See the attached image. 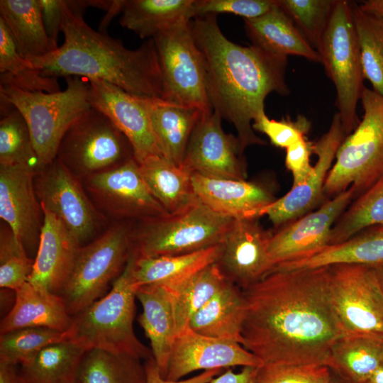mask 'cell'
Returning a JSON list of instances; mask_svg holds the SVG:
<instances>
[{
    "instance_id": "c3c4849f",
    "label": "cell",
    "mask_w": 383,
    "mask_h": 383,
    "mask_svg": "<svg viewBox=\"0 0 383 383\" xmlns=\"http://www.w3.org/2000/svg\"><path fill=\"white\" fill-rule=\"evenodd\" d=\"M313 153V142L305 137L286 148L285 165L293 177V186L304 183L312 174L313 167L310 164Z\"/></svg>"
},
{
    "instance_id": "8d00e7d4",
    "label": "cell",
    "mask_w": 383,
    "mask_h": 383,
    "mask_svg": "<svg viewBox=\"0 0 383 383\" xmlns=\"http://www.w3.org/2000/svg\"><path fill=\"white\" fill-rule=\"evenodd\" d=\"M142 360L101 350H87L81 361L77 383H146Z\"/></svg>"
},
{
    "instance_id": "f5cc1de1",
    "label": "cell",
    "mask_w": 383,
    "mask_h": 383,
    "mask_svg": "<svg viewBox=\"0 0 383 383\" xmlns=\"http://www.w3.org/2000/svg\"><path fill=\"white\" fill-rule=\"evenodd\" d=\"M0 383H22L17 365L0 362Z\"/></svg>"
},
{
    "instance_id": "cb8c5ba5",
    "label": "cell",
    "mask_w": 383,
    "mask_h": 383,
    "mask_svg": "<svg viewBox=\"0 0 383 383\" xmlns=\"http://www.w3.org/2000/svg\"><path fill=\"white\" fill-rule=\"evenodd\" d=\"M14 292V304L1 321L0 334L25 328H70L72 316L60 295L28 282Z\"/></svg>"
},
{
    "instance_id": "836d02e7",
    "label": "cell",
    "mask_w": 383,
    "mask_h": 383,
    "mask_svg": "<svg viewBox=\"0 0 383 383\" xmlns=\"http://www.w3.org/2000/svg\"><path fill=\"white\" fill-rule=\"evenodd\" d=\"M383 362V336L345 335L333 345L328 367L353 383H365Z\"/></svg>"
},
{
    "instance_id": "f907efd6",
    "label": "cell",
    "mask_w": 383,
    "mask_h": 383,
    "mask_svg": "<svg viewBox=\"0 0 383 383\" xmlns=\"http://www.w3.org/2000/svg\"><path fill=\"white\" fill-rule=\"evenodd\" d=\"M144 363L146 383H210L222 370V369L206 370L187 379L173 381L168 380L161 375L152 356L145 360Z\"/></svg>"
},
{
    "instance_id": "d4e9b609",
    "label": "cell",
    "mask_w": 383,
    "mask_h": 383,
    "mask_svg": "<svg viewBox=\"0 0 383 383\" xmlns=\"http://www.w3.org/2000/svg\"><path fill=\"white\" fill-rule=\"evenodd\" d=\"M135 296L143 308L138 323L150 340L152 357L165 378L177 337L170 293L162 285L147 284L136 289Z\"/></svg>"
},
{
    "instance_id": "11a10c76",
    "label": "cell",
    "mask_w": 383,
    "mask_h": 383,
    "mask_svg": "<svg viewBox=\"0 0 383 383\" xmlns=\"http://www.w3.org/2000/svg\"><path fill=\"white\" fill-rule=\"evenodd\" d=\"M365 383H383V362Z\"/></svg>"
},
{
    "instance_id": "d590c367",
    "label": "cell",
    "mask_w": 383,
    "mask_h": 383,
    "mask_svg": "<svg viewBox=\"0 0 383 383\" xmlns=\"http://www.w3.org/2000/svg\"><path fill=\"white\" fill-rule=\"evenodd\" d=\"M227 281L214 262L181 284L165 287L171 295L177 336L189 328L192 316Z\"/></svg>"
},
{
    "instance_id": "680465c9",
    "label": "cell",
    "mask_w": 383,
    "mask_h": 383,
    "mask_svg": "<svg viewBox=\"0 0 383 383\" xmlns=\"http://www.w3.org/2000/svg\"><path fill=\"white\" fill-rule=\"evenodd\" d=\"M76 383H77V382Z\"/></svg>"
},
{
    "instance_id": "5b68a950",
    "label": "cell",
    "mask_w": 383,
    "mask_h": 383,
    "mask_svg": "<svg viewBox=\"0 0 383 383\" xmlns=\"http://www.w3.org/2000/svg\"><path fill=\"white\" fill-rule=\"evenodd\" d=\"M65 79L66 89L53 93L26 91L0 84L1 100L16 109L27 123L39 171L55 160L67 130L91 108L88 82L79 77Z\"/></svg>"
},
{
    "instance_id": "1f68e13d",
    "label": "cell",
    "mask_w": 383,
    "mask_h": 383,
    "mask_svg": "<svg viewBox=\"0 0 383 383\" xmlns=\"http://www.w3.org/2000/svg\"><path fill=\"white\" fill-rule=\"evenodd\" d=\"M196 0H123L119 23L141 38L157 33L182 19L196 16Z\"/></svg>"
},
{
    "instance_id": "4316f807",
    "label": "cell",
    "mask_w": 383,
    "mask_h": 383,
    "mask_svg": "<svg viewBox=\"0 0 383 383\" xmlns=\"http://www.w3.org/2000/svg\"><path fill=\"white\" fill-rule=\"evenodd\" d=\"M244 28L252 45L276 55H298L321 62L320 54L305 39L279 7L278 1L267 13L244 19Z\"/></svg>"
},
{
    "instance_id": "83f0119b",
    "label": "cell",
    "mask_w": 383,
    "mask_h": 383,
    "mask_svg": "<svg viewBox=\"0 0 383 383\" xmlns=\"http://www.w3.org/2000/svg\"><path fill=\"white\" fill-rule=\"evenodd\" d=\"M245 301L243 290L227 281L191 318L189 328L209 337L242 345Z\"/></svg>"
},
{
    "instance_id": "7a4b0ae2",
    "label": "cell",
    "mask_w": 383,
    "mask_h": 383,
    "mask_svg": "<svg viewBox=\"0 0 383 383\" xmlns=\"http://www.w3.org/2000/svg\"><path fill=\"white\" fill-rule=\"evenodd\" d=\"M191 26L204 62L212 110L234 126L243 151L250 145H266L255 133L252 123L265 113L269 94H289L285 81L287 57L231 41L215 14L196 16Z\"/></svg>"
},
{
    "instance_id": "7402d4cb",
    "label": "cell",
    "mask_w": 383,
    "mask_h": 383,
    "mask_svg": "<svg viewBox=\"0 0 383 383\" xmlns=\"http://www.w3.org/2000/svg\"><path fill=\"white\" fill-rule=\"evenodd\" d=\"M196 197L212 211L233 219L258 218L276 199L265 184L193 173Z\"/></svg>"
},
{
    "instance_id": "6f0895ef",
    "label": "cell",
    "mask_w": 383,
    "mask_h": 383,
    "mask_svg": "<svg viewBox=\"0 0 383 383\" xmlns=\"http://www.w3.org/2000/svg\"><path fill=\"white\" fill-rule=\"evenodd\" d=\"M329 383H353L343 377L331 369V378Z\"/></svg>"
},
{
    "instance_id": "8fae6325",
    "label": "cell",
    "mask_w": 383,
    "mask_h": 383,
    "mask_svg": "<svg viewBox=\"0 0 383 383\" xmlns=\"http://www.w3.org/2000/svg\"><path fill=\"white\" fill-rule=\"evenodd\" d=\"M84 178L135 158L131 144L102 112L91 107L70 127L57 157Z\"/></svg>"
},
{
    "instance_id": "e575fe53",
    "label": "cell",
    "mask_w": 383,
    "mask_h": 383,
    "mask_svg": "<svg viewBox=\"0 0 383 383\" xmlns=\"http://www.w3.org/2000/svg\"><path fill=\"white\" fill-rule=\"evenodd\" d=\"M86 352L70 340L49 345L21 365L22 383H76Z\"/></svg>"
},
{
    "instance_id": "bcb514c9",
    "label": "cell",
    "mask_w": 383,
    "mask_h": 383,
    "mask_svg": "<svg viewBox=\"0 0 383 383\" xmlns=\"http://www.w3.org/2000/svg\"><path fill=\"white\" fill-rule=\"evenodd\" d=\"M310 128V121L302 115H299L295 121L289 117L276 121L270 119L265 113L252 123L254 131L265 134L273 145L282 148L305 138Z\"/></svg>"
},
{
    "instance_id": "d6a6232c",
    "label": "cell",
    "mask_w": 383,
    "mask_h": 383,
    "mask_svg": "<svg viewBox=\"0 0 383 383\" xmlns=\"http://www.w3.org/2000/svg\"><path fill=\"white\" fill-rule=\"evenodd\" d=\"M141 174L152 194L168 212L179 210L197 198L192 172L162 156L150 157L139 163Z\"/></svg>"
},
{
    "instance_id": "9c48e42d",
    "label": "cell",
    "mask_w": 383,
    "mask_h": 383,
    "mask_svg": "<svg viewBox=\"0 0 383 383\" xmlns=\"http://www.w3.org/2000/svg\"><path fill=\"white\" fill-rule=\"evenodd\" d=\"M318 52L335 87L338 113L348 135L360 122L356 109L365 87L351 2L336 1Z\"/></svg>"
},
{
    "instance_id": "7bdbcfd3",
    "label": "cell",
    "mask_w": 383,
    "mask_h": 383,
    "mask_svg": "<svg viewBox=\"0 0 383 383\" xmlns=\"http://www.w3.org/2000/svg\"><path fill=\"white\" fill-rule=\"evenodd\" d=\"M337 0H277L308 43L318 50Z\"/></svg>"
},
{
    "instance_id": "4dcf8cb0",
    "label": "cell",
    "mask_w": 383,
    "mask_h": 383,
    "mask_svg": "<svg viewBox=\"0 0 383 383\" xmlns=\"http://www.w3.org/2000/svg\"><path fill=\"white\" fill-rule=\"evenodd\" d=\"M0 18L25 60L43 57L58 48L46 33L38 0H1Z\"/></svg>"
},
{
    "instance_id": "5bb4252c",
    "label": "cell",
    "mask_w": 383,
    "mask_h": 383,
    "mask_svg": "<svg viewBox=\"0 0 383 383\" xmlns=\"http://www.w3.org/2000/svg\"><path fill=\"white\" fill-rule=\"evenodd\" d=\"M86 188L113 216L139 221L168 212L149 190L135 158L85 177Z\"/></svg>"
},
{
    "instance_id": "f1b7e54d",
    "label": "cell",
    "mask_w": 383,
    "mask_h": 383,
    "mask_svg": "<svg viewBox=\"0 0 383 383\" xmlns=\"http://www.w3.org/2000/svg\"><path fill=\"white\" fill-rule=\"evenodd\" d=\"M219 249V245H216L187 254L151 257H136L133 253L134 287L137 289L143 285L159 284L174 288L214 263Z\"/></svg>"
},
{
    "instance_id": "7c38bea8",
    "label": "cell",
    "mask_w": 383,
    "mask_h": 383,
    "mask_svg": "<svg viewBox=\"0 0 383 383\" xmlns=\"http://www.w3.org/2000/svg\"><path fill=\"white\" fill-rule=\"evenodd\" d=\"M327 267L330 300L345 335L383 336V292L372 267Z\"/></svg>"
},
{
    "instance_id": "ffe728a7",
    "label": "cell",
    "mask_w": 383,
    "mask_h": 383,
    "mask_svg": "<svg viewBox=\"0 0 383 383\" xmlns=\"http://www.w3.org/2000/svg\"><path fill=\"white\" fill-rule=\"evenodd\" d=\"M340 116L335 114L328 131L316 143L313 153L318 156L312 174L304 183L292 187L285 195L265 207L262 216L267 215L278 228L310 212L323 196L324 184L336 152L346 137Z\"/></svg>"
},
{
    "instance_id": "681fc988",
    "label": "cell",
    "mask_w": 383,
    "mask_h": 383,
    "mask_svg": "<svg viewBox=\"0 0 383 383\" xmlns=\"http://www.w3.org/2000/svg\"><path fill=\"white\" fill-rule=\"evenodd\" d=\"M45 29L49 38L57 45L59 33L62 32V0H38Z\"/></svg>"
},
{
    "instance_id": "f6af8a7d",
    "label": "cell",
    "mask_w": 383,
    "mask_h": 383,
    "mask_svg": "<svg viewBox=\"0 0 383 383\" xmlns=\"http://www.w3.org/2000/svg\"><path fill=\"white\" fill-rule=\"evenodd\" d=\"M331 369L311 364L263 365L258 370L260 383H329Z\"/></svg>"
},
{
    "instance_id": "816d5d0a",
    "label": "cell",
    "mask_w": 383,
    "mask_h": 383,
    "mask_svg": "<svg viewBox=\"0 0 383 383\" xmlns=\"http://www.w3.org/2000/svg\"><path fill=\"white\" fill-rule=\"evenodd\" d=\"M259 367H243L239 372H234L228 368L224 373L214 377L210 383H260Z\"/></svg>"
},
{
    "instance_id": "30bf717a",
    "label": "cell",
    "mask_w": 383,
    "mask_h": 383,
    "mask_svg": "<svg viewBox=\"0 0 383 383\" xmlns=\"http://www.w3.org/2000/svg\"><path fill=\"white\" fill-rule=\"evenodd\" d=\"M191 21L180 20L152 38L162 77L161 99L211 111L204 62L194 38Z\"/></svg>"
},
{
    "instance_id": "ba28073f",
    "label": "cell",
    "mask_w": 383,
    "mask_h": 383,
    "mask_svg": "<svg viewBox=\"0 0 383 383\" xmlns=\"http://www.w3.org/2000/svg\"><path fill=\"white\" fill-rule=\"evenodd\" d=\"M133 222L116 223L79 248L59 293L72 316L104 296L124 270L132 253Z\"/></svg>"
},
{
    "instance_id": "ac0fdd59",
    "label": "cell",
    "mask_w": 383,
    "mask_h": 383,
    "mask_svg": "<svg viewBox=\"0 0 383 383\" xmlns=\"http://www.w3.org/2000/svg\"><path fill=\"white\" fill-rule=\"evenodd\" d=\"M271 233L257 218L234 219L219 244L215 262L228 282L243 290L272 270L274 265L267 250Z\"/></svg>"
},
{
    "instance_id": "3957f363",
    "label": "cell",
    "mask_w": 383,
    "mask_h": 383,
    "mask_svg": "<svg viewBox=\"0 0 383 383\" xmlns=\"http://www.w3.org/2000/svg\"><path fill=\"white\" fill-rule=\"evenodd\" d=\"M64 42L49 54L30 58V65L49 77L99 79L131 94L162 98V77L154 40L131 50L106 33L91 28L83 12L62 0Z\"/></svg>"
},
{
    "instance_id": "6da1fadb",
    "label": "cell",
    "mask_w": 383,
    "mask_h": 383,
    "mask_svg": "<svg viewBox=\"0 0 383 383\" xmlns=\"http://www.w3.org/2000/svg\"><path fill=\"white\" fill-rule=\"evenodd\" d=\"M243 292L242 345L263 365L328 367L333 344L345 333L330 300L327 266L273 269Z\"/></svg>"
},
{
    "instance_id": "277c9868",
    "label": "cell",
    "mask_w": 383,
    "mask_h": 383,
    "mask_svg": "<svg viewBox=\"0 0 383 383\" xmlns=\"http://www.w3.org/2000/svg\"><path fill=\"white\" fill-rule=\"evenodd\" d=\"M132 251L126 266L106 295L72 316L69 340L87 351L101 350L145 360L152 351L135 335L136 288L133 284Z\"/></svg>"
},
{
    "instance_id": "60d3db41",
    "label": "cell",
    "mask_w": 383,
    "mask_h": 383,
    "mask_svg": "<svg viewBox=\"0 0 383 383\" xmlns=\"http://www.w3.org/2000/svg\"><path fill=\"white\" fill-rule=\"evenodd\" d=\"M355 199L335 222L330 245L343 243L369 228L383 226V179Z\"/></svg>"
},
{
    "instance_id": "f35d334b",
    "label": "cell",
    "mask_w": 383,
    "mask_h": 383,
    "mask_svg": "<svg viewBox=\"0 0 383 383\" xmlns=\"http://www.w3.org/2000/svg\"><path fill=\"white\" fill-rule=\"evenodd\" d=\"M0 166L22 167L39 171L27 123L20 112L1 100Z\"/></svg>"
},
{
    "instance_id": "8992f818",
    "label": "cell",
    "mask_w": 383,
    "mask_h": 383,
    "mask_svg": "<svg viewBox=\"0 0 383 383\" xmlns=\"http://www.w3.org/2000/svg\"><path fill=\"white\" fill-rule=\"evenodd\" d=\"M234 219L212 211L198 199L174 212L133 222L136 257L187 254L219 245Z\"/></svg>"
},
{
    "instance_id": "ab89813d",
    "label": "cell",
    "mask_w": 383,
    "mask_h": 383,
    "mask_svg": "<svg viewBox=\"0 0 383 383\" xmlns=\"http://www.w3.org/2000/svg\"><path fill=\"white\" fill-rule=\"evenodd\" d=\"M364 79L383 96V21L351 3Z\"/></svg>"
},
{
    "instance_id": "4fadbf2b",
    "label": "cell",
    "mask_w": 383,
    "mask_h": 383,
    "mask_svg": "<svg viewBox=\"0 0 383 383\" xmlns=\"http://www.w3.org/2000/svg\"><path fill=\"white\" fill-rule=\"evenodd\" d=\"M37 174L35 187L42 209L57 217L81 245L90 239L101 217L77 176L57 157Z\"/></svg>"
},
{
    "instance_id": "2e32d148",
    "label": "cell",
    "mask_w": 383,
    "mask_h": 383,
    "mask_svg": "<svg viewBox=\"0 0 383 383\" xmlns=\"http://www.w3.org/2000/svg\"><path fill=\"white\" fill-rule=\"evenodd\" d=\"M216 111L204 112L189 140L182 166L192 174L245 180L247 163L237 136L226 133Z\"/></svg>"
},
{
    "instance_id": "9a60e30c",
    "label": "cell",
    "mask_w": 383,
    "mask_h": 383,
    "mask_svg": "<svg viewBox=\"0 0 383 383\" xmlns=\"http://www.w3.org/2000/svg\"><path fill=\"white\" fill-rule=\"evenodd\" d=\"M354 197L350 186L317 210L272 232L267 250L274 266L309 257L330 245L331 229Z\"/></svg>"
},
{
    "instance_id": "52a82bcc",
    "label": "cell",
    "mask_w": 383,
    "mask_h": 383,
    "mask_svg": "<svg viewBox=\"0 0 383 383\" xmlns=\"http://www.w3.org/2000/svg\"><path fill=\"white\" fill-rule=\"evenodd\" d=\"M360 99L362 119L340 145L323 195L335 196L351 186L355 199L383 179V96L364 87Z\"/></svg>"
},
{
    "instance_id": "7dc6e473",
    "label": "cell",
    "mask_w": 383,
    "mask_h": 383,
    "mask_svg": "<svg viewBox=\"0 0 383 383\" xmlns=\"http://www.w3.org/2000/svg\"><path fill=\"white\" fill-rule=\"evenodd\" d=\"M276 4L277 0H196L195 17L228 13L251 19L267 13Z\"/></svg>"
},
{
    "instance_id": "db71d44e",
    "label": "cell",
    "mask_w": 383,
    "mask_h": 383,
    "mask_svg": "<svg viewBox=\"0 0 383 383\" xmlns=\"http://www.w3.org/2000/svg\"><path fill=\"white\" fill-rule=\"evenodd\" d=\"M362 10L383 21V0H368L360 5Z\"/></svg>"
},
{
    "instance_id": "b9f144b4",
    "label": "cell",
    "mask_w": 383,
    "mask_h": 383,
    "mask_svg": "<svg viewBox=\"0 0 383 383\" xmlns=\"http://www.w3.org/2000/svg\"><path fill=\"white\" fill-rule=\"evenodd\" d=\"M69 340L68 332L25 328L0 335V362L23 365L49 345Z\"/></svg>"
},
{
    "instance_id": "484cf974",
    "label": "cell",
    "mask_w": 383,
    "mask_h": 383,
    "mask_svg": "<svg viewBox=\"0 0 383 383\" xmlns=\"http://www.w3.org/2000/svg\"><path fill=\"white\" fill-rule=\"evenodd\" d=\"M152 130L163 157L182 166L192 133L204 111L160 98L147 97Z\"/></svg>"
},
{
    "instance_id": "9f6ffc18",
    "label": "cell",
    "mask_w": 383,
    "mask_h": 383,
    "mask_svg": "<svg viewBox=\"0 0 383 383\" xmlns=\"http://www.w3.org/2000/svg\"><path fill=\"white\" fill-rule=\"evenodd\" d=\"M374 272V274L376 276V278L377 279V282L379 283V285L383 292V263L380 265H377L374 266H372Z\"/></svg>"
},
{
    "instance_id": "603a6c76",
    "label": "cell",
    "mask_w": 383,
    "mask_h": 383,
    "mask_svg": "<svg viewBox=\"0 0 383 383\" xmlns=\"http://www.w3.org/2000/svg\"><path fill=\"white\" fill-rule=\"evenodd\" d=\"M42 210L40 240L28 282L59 295L82 245L57 217Z\"/></svg>"
},
{
    "instance_id": "e0dca14e",
    "label": "cell",
    "mask_w": 383,
    "mask_h": 383,
    "mask_svg": "<svg viewBox=\"0 0 383 383\" xmlns=\"http://www.w3.org/2000/svg\"><path fill=\"white\" fill-rule=\"evenodd\" d=\"M91 107L105 114L131 144L138 163L162 156L158 147L147 105V96L128 93L99 79H87Z\"/></svg>"
},
{
    "instance_id": "ee69618b",
    "label": "cell",
    "mask_w": 383,
    "mask_h": 383,
    "mask_svg": "<svg viewBox=\"0 0 383 383\" xmlns=\"http://www.w3.org/2000/svg\"><path fill=\"white\" fill-rule=\"evenodd\" d=\"M31 260L22 242L9 228L0 233V287L13 291L26 284L32 273Z\"/></svg>"
},
{
    "instance_id": "d6986e66",
    "label": "cell",
    "mask_w": 383,
    "mask_h": 383,
    "mask_svg": "<svg viewBox=\"0 0 383 383\" xmlns=\"http://www.w3.org/2000/svg\"><path fill=\"white\" fill-rule=\"evenodd\" d=\"M262 365L257 356L239 343L203 335L189 328L175 338L165 379L180 380L201 370Z\"/></svg>"
},
{
    "instance_id": "74e56055",
    "label": "cell",
    "mask_w": 383,
    "mask_h": 383,
    "mask_svg": "<svg viewBox=\"0 0 383 383\" xmlns=\"http://www.w3.org/2000/svg\"><path fill=\"white\" fill-rule=\"evenodd\" d=\"M0 84L30 91H60L57 78L43 75L18 53L12 36L0 18Z\"/></svg>"
},
{
    "instance_id": "44dd1931",
    "label": "cell",
    "mask_w": 383,
    "mask_h": 383,
    "mask_svg": "<svg viewBox=\"0 0 383 383\" xmlns=\"http://www.w3.org/2000/svg\"><path fill=\"white\" fill-rule=\"evenodd\" d=\"M36 174L26 167L0 166V217L29 250L39 244L43 221Z\"/></svg>"
},
{
    "instance_id": "f546056e",
    "label": "cell",
    "mask_w": 383,
    "mask_h": 383,
    "mask_svg": "<svg viewBox=\"0 0 383 383\" xmlns=\"http://www.w3.org/2000/svg\"><path fill=\"white\" fill-rule=\"evenodd\" d=\"M383 263V226L369 228L350 239L327 246L304 259L274 266L280 270L312 269L338 264L374 266Z\"/></svg>"
}]
</instances>
